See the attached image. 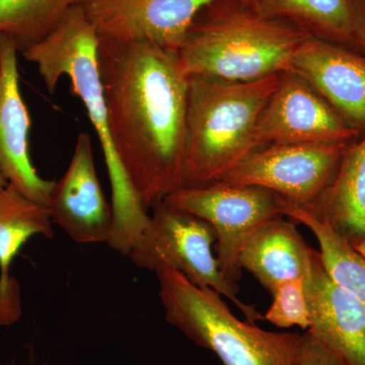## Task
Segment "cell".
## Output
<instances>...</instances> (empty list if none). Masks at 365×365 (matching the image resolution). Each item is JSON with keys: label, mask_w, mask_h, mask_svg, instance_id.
<instances>
[{"label": "cell", "mask_w": 365, "mask_h": 365, "mask_svg": "<svg viewBox=\"0 0 365 365\" xmlns=\"http://www.w3.org/2000/svg\"><path fill=\"white\" fill-rule=\"evenodd\" d=\"M98 61L115 153L151 208L182 187L189 78L150 41L98 37Z\"/></svg>", "instance_id": "obj_1"}, {"label": "cell", "mask_w": 365, "mask_h": 365, "mask_svg": "<svg viewBox=\"0 0 365 365\" xmlns=\"http://www.w3.org/2000/svg\"><path fill=\"white\" fill-rule=\"evenodd\" d=\"M98 34L81 4L67 14L56 30L21 55L37 66L48 91L53 93L60 78L67 76L72 93L85 106L98 134L111 184L114 227L108 245L128 256L150 215L132 190L115 153L98 69Z\"/></svg>", "instance_id": "obj_2"}, {"label": "cell", "mask_w": 365, "mask_h": 365, "mask_svg": "<svg viewBox=\"0 0 365 365\" xmlns=\"http://www.w3.org/2000/svg\"><path fill=\"white\" fill-rule=\"evenodd\" d=\"M309 36L289 21L264 18L247 0H215L194 18L178 59L188 78L248 83L289 71Z\"/></svg>", "instance_id": "obj_3"}, {"label": "cell", "mask_w": 365, "mask_h": 365, "mask_svg": "<svg viewBox=\"0 0 365 365\" xmlns=\"http://www.w3.org/2000/svg\"><path fill=\"white\" fill-rule=\"evenodd\" d=\"M282 73L248 83L190 76L182 187L220 181L256 150L259 118Z\"/></svg>", "instance_id": "obj_4"}, {"label": "cell", "mask_w": 365, "mask_h": 365, "mask_svg": "<svg viewBox=\"0 0 365 365\" xmlns=\"http://www.w3.org/2000/svg\"><path fill=\"white\" fill-rule=\"evenodd\" d=\"M158 295L170 326L223 365H297L302 334L269 332L235 316L222 295L190 282L176 269L157 271Z\"/></svg>", "instance_id": "obj_5"}, {"label": "cell", "mask_w": 365, "mask_h": 365, "mask_svg": "<svg viewBox=\"0 0 365 365\" xmlns=\"http://www.w3.org/2000/svg\"><path fill=\"white\" fill-rule=\"evenodd\" d=\"M151 208L153 215L128 254L136 267L155 272L163 267L176 269L197 287L211 288L234 302L247 321L265 319L256 307L240 300L239 285L220 272L213 254L215 230L210 223L163 200Z\"/></svg>", "instance_id": "obj_6"}, {"label": "cell", "mask_w": 365, "mask_h": 365, "mask_svg": "<svg viewBox=\"0 0 365 365\" xmlns=\"http://www.w3.org/2000/svg\"><path fill=\"white\" fill-rule=\"evenodd\" d=\"M163 201L212 225L218 267L227 280L237 284L242 275L240 255L244 245L264 222L284 216V198L271 190L251 185L215 182L182 187Z\"/></svg>", "instance_id": "obj_7"}, {"label": "cell", "mask_w": 365, "mask_h": 365, "mask_svg": "<svg viewBox=\"0 0 365 365\" xmlns=\"http://www.w3.org/2000/svg\"><path fill=\"white\" fill-rule=\"evenodd\" d=\"M349 144L264 146L250 153L218 182L262 187L306 208L332 182Z\"/></svg>", "instance_id": "obj_8"}, {"label": "cell", "mask_w": 365, "mask_h": 365, "mask_svg": "<svg viewBox=\"0 0 365 365\" xmlns=\"http://www.w3.org/2000/svg\"><path fill=\"white\" fill-rule=\"evenodd\" d=\"M359 133L294 72L285 71L264 108L255 148L275 144L351 143Z\"/></svg>", "instance_id": "obj_9"}, {"label": "cell", "mask_w": 365, "mask_h": 365, "mask_svg": "<svg viewBox=\"0 0 365 365\" xmlns=\"http://www.w3.org/2000/svg\"><path fill=\"white\" fill-rule=\"evenodd\" d=\"M52 223L78 244H108L114 227L112 204L103 193L93 143L81 133L66 174L54 182L47 206Z\"/></svg>", "instance_id": "obj_10"}, {"label": "cell", "mask_w": 365, "mask_h": 365, "mask_svg": "<svg viewBox=\"0 0 365 365\" xmlns=\"http://www.w3.org/2000/svg\"><path fill=\"white\" fill-rule=\"evenodd\" d=\"M213 1L86 0L83 6L98 37L150 41L178 52L197 14Z\"/></svg>", "instance_id": "obj_11"}, {"label": "cell", "mask_w": 365, "mask_h": 365, "mask_svg": "<svg viewBox=\"0 0 365 365\" xmlns=\"http://www.w3.org/2000/svg\"><path fill=\"white\" fill-rule=\"evenodd\" d=\"M18 48L0 34V174L21 195L47 208L54 181L37 174L29 153L31 118L19 86Z\"/></svg>", "instance_id": "obj_12"}, {"label": "cell", "mask_w": 365, "mask_h": 365, "mask_svg": "<svg viewBox=\"0 0 365 365\" xmlns=\"http://www.w3.org/2000/svg\"><path fill=\"white\" fill-rule=\"evenodd\" d=\"M288 71L313 86L352 129L365 130V55L309 36Z\"/></svg>", "instance_id": "obj_13"}, {"label": "cell", "mask_w": 365, "mask_h": 365, "mask_svg": "<svg viewBox=\"0 0 365 365\" xmlns=\"http://www.w3.org/2000/svg\"><path fill=\"white\" fill-rule=\"evenodd\" d=\"M304 285L311 321L307 330L350 365H365V307L331 279L319 252Z\"/></svg>", "instance_id": "obj_14"}, {"label": "cell", "mask_w": 365, "mask_h": 365, "mask_svg": "<svg viewBox=\"0 0 365 365\" xmlns=\"http://www.w3.org/2000/svg\"><path fill=\"white\" fill-rule=\"evenodd\" d=\"M316 254L299 234L297 222L278 216L251 235L242 247L240 263L242 270L253 274L262 287L272 292L285 281L307 280Z\"/></svg>", "instance_id": "obj_15"}, {"label": "cell", "mask_w": 365, "mask_h": 365, "mask_svg": "<svg viewBox=\"0 0 365 365\" xmlns=\"http://www.w3.org/2000/svg\"><path fill=\"white\" fill-rule=\"evenodd\" d=\"M52 225L47 208L9 184L0 191V327L13 325L21 316L20 290L9 273L14 257L31 237L51 239Z\"/></svg>", "instance_id": "obj_16"}, {"label": "cell", "mask_w": 365, "mask_h": 365, "mask_svg": "<svg viewBox=\"0 0 365 365\" xmlns=\"http://www.w3.org/2000/svg\"><path fill=\"white\" fill-rule=\"evenodd\" d=\"M304 209L352 247L365 242V136L347 146L332 182Z\"/></svg>", "instance_id": "obj_17"}, {"label": "cell", "mask_w": 365, "mask_h": 365, "mask_svg": "<svg viewBox=\"0 0 365 365\" xmlns=\"http://www.w3.org/2000/svg\"><path fill=\"white\" fill-rule=\"evenodd\" d=\"M262 16L289 21L309 35L356 51L352 0H250Z\"/></svg>", "instance_id": "obj_18"}, {"label": "cell", "mask_w": 365, "mask_h": 365, "mask_svg": "<svg viewBox=\"0 0 365 365\" xmlns=\"http://www.w3.org/2000/svg\"><path fill=\"white\" fill-rule=\"evenodd\" d=\"M284 216L312 230L318 240L319 255L331 279L354 295L365 307V257L330 225L304 208L285 200Z\"/></svg>", "instance_id": "obj_19"}, {"label": "cell", "mask_w": 365, "mask_h": 365, "mask_svg": "<svg viewBox=\"0 0 365 365\" xmlns=\"http://www.w3.org/2000/svg\"><path fill=\"white\" fill-rule=\"evenodd\" d=\"M86 0H0V34L16 43L19 53L42 42L73 7Z\"/></svg>", "instance_id": "obj_20"}, {"label": "cell", "mask_w": 365, "mask_h": 365, "mask_svg": "<svg viewBox=\"0 0 365 365\" xmlns=\"http://www.w3.org/2000/svg\"><path fill=\"white\" fill-rule=\"evenodd\" d=\"M304 282L306 279L285 281L274 288L273 302L264 318L279 328L299 326L307 330L311 321Z\"/></svg>", "instance_id": "obj_21"}, {"label": "cell", "mask_w": 365, "mask_h": 365, "mask_svg": "<svg viewBox=\"0 0 365 365\" xmlns=\"http://www.w3.org/2000/svg\"><path fill=\"white\" fill-rule=\"evenodd\" d=\"M297 365H350L344 357L307 330L297 348Z\"/></svg>", "instance_id": "obj_22"}, {"label": "cell", "mask_w": 365, "mask_h": 365, "mask_svg": "<svg viewBox=\"0 0 365 365\" xmlns=\"http://www.w3.org/2000/svg\"><path fill=\"white\" fill-rule=\"evenodd\" d=\"M356 51L365 55V0H352Z\"/></svg>", "instance_id": "obj_23"}, {"label": "cell", "mask_w": 365, "mask_h": 365, "mask_svg": "<svg viewBox=\"0 0 365 365\" xmlns=\"http://www.w3.org/2000/svg\"><path fill=\"white\" fill-rule=\"evenodd\" d=\"M6 186L7 182L4 179V177L1 176V174H0V191H1L2 189L6 188Z\"/></svg>", "instance_id": "obj_24"}]
</instances>
